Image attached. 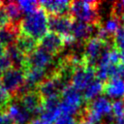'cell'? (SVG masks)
<instances>
[{
  "label": "cell",
  "instance_id": "obj_1",
  "mask_svg": "<svg viewBox=\"0 0 124 124\" xmlns=\"http://www.w3.org/2000/svg\"><path fill=\"white\" fill-rule=\"evenodd\" d=\"M48 16L43 8L23 16L19 24V33L40 42L48 33Z\"/></svg>",
  "mask_w": 124,
  "mask_h": 124
},
{
  "label": "cell",
  "instance_id": "obj_2",
  "mask_svg": "<svg viewBox=\"0 0 124 124\" xmlns=\"http://www.w3.org/2000/svg\"><path fill=\"white\" fill-rule=\"evenodd\" d=\"M98 1H71L70 15L75 20L101 27Z\"/></svg>",
  "mask_w": 124,
  "mask_h": 124
},
{
  "label": "cell",
  "instance_id": "obj_3",
  "mask_svg": "<svg viewBox=\"0 0 124 124\" xmlns=\"http://www.w3.org/2000/svg\"><path fill=\"white\" fill-rule=\"evenodd\" d=\"M24 81H25L24 70L14 67L3 72L0 78L1 86L11 95L13 100L16 97L19 89L24 84Z\"/></svg>",
  "mask_w": 124,
  "mask_h": 124
},
{
  "label": "cell",
  "instance_id": "obj_4",
  "mask_svg": "<svg viewBox=\"0 0 124 124\" xmlns=\"http://www.w3.org/2000/svg\"><path fill=\"white\" fill-rule=\"evenodd\" d=\"M94 79H96V67L83 64L75 70L71 85L78 91H81L85 90Z\"/></svg>",
  "mask_w": 124,
  "mask_h": 124
},
{
  "label": "cell",
  "instance_id": "obj_5",
  "mask_svg": "<svg viewBox=\"0 0 124 124\" xmlns=\"http://www.w3.org/2000/svg\"><path fill=\"white\" fill-rule=\"evenodd\" d=\"M16 100L18 101L19 104L31 114L41 115L44 112V98L36 89L24 93Z\"/></svg>",
  "mask_w": 124,
  "mask_h": 124
},
{
  "label": "cell",
  "instance_id": "obj_6",
  "mask_svg": "<svg viewBox=\"0 0 124 124\" xmlns=\"http://www.w3.org/2000/svg\"><path fill=\"white\" fill-rule=\"evenodd\" d=\"M52 61H53V55H51L49 52H47L41 46H38L32 53L26 56L25 66L23 70L27 68H37V69L46 70V68L52 63Z\"/></svg>",
  "mask_w": 124,
  "mask_h": 124
},
{
  "label": "cell",
  "instance_id": "obj_7",
  "mask_svg": "<svg viewBox=\"0 0 124 124\" xmlns=\"http://www.w3.org/2000/svg\"><path fill=\"white\" fill-rule=\"evenodd\" d=\"M75 19L69 14L61 16H48V30L61 37L72 34Z\"/></svg>",
  "mask_w": 124,
  "mask_h": 124
},
{
  "label": "cell",
  "instance_id": "obj_8",
  "mask_svg": "<svg viewBox=\"0 0 124 124\" xmlns=\"http://www.w3.org/2000/svg\"><path fill=\"white\" fill-rule=\"evenodd\" d=\"M39 46L49 52L51 55H57L59 54L65 47L63 39L61 36L48 32L40 42H39Z\"/></svg>",
  "mask_w": 124,
  "mask_h": 124
},
{
  "label": "cell",
  "instance_id": "obj_9",
  "mask_svg": "<svg viewBox=\"0 0 124 124\" xmlns=\"http://www.w3.org/2000/svg\"><path fill=\"white\" fill-rule=\"evenodd\" d=\"M40 7L48 16H61L70 14L71 1H41Z\"/></svg>",
  "mask_w": 124,
  "mask_h": 124
},
{
  "label": "cell",
  "instance_id": "obj_10",
  "mask_svg": "<svg viewBox=\"0 0 124 124\" xmlns=\"http://www.w3.org/2000/svg\"><path fill=\"white\" fill-rule=\"evenodd\" d=\"M9 117L14 121L15 124H26L29 123L31 113L28 112L18 101H13L6 109Z\"/></svg>",
  "mask_w": 124,
  "mask_h": 124
},
{
  "label": "cell",
  "instance_id": "obj_11",
  "mask_svg": "<svg viewBox=\"0 0 124 124\" xmlns=\"http://www.w3.org/2000/svg\"><path fill=\"white\" fill-rule=\"evenodd\" d=\"M103 93L115 100L124 99V79L121 78H109L104 84Z\"/></svg>",
  "mask_w": 124,
  "mask_h": 124
},
{
  "label": "cell",
  "instance_id": "obj_12",
  "mask_svg": "<svg viewBox=\"0 0 124 124\" xmlns=\"http://www.w3.org/2000/svg\"><path fill=\"white\" fill-rule=\"evenodd\" d=\"M99 28L100 27L75 20L72 27V35L75 37L77 42L84 44L88 39L91 38V35L94 32V30H98Z\"/></svg>",
  "mask_w": 124,
  "mask_h": 124
},
{
  "label": "cell",
  "instance_id": "obj_13",
  "mask_svg": "<svg viewBox=\"0 0 124 124\" xmlns=\"http://www.w3.org/2000/svg\"><path fill=\"white\" fill-rule=\"evenodd\" d=\"M91 111L95 114L103 118V115H110L112 114L111 110V103L105 96H99L96 99L86 103L85 105Z\"/></svg>",
  "mask_w": 124,
  "mask_h": 124
},
{
  "label": "cell",
  "instance_id": "obj_14",
  "mask_svg": "<svg viewBox=\"0 0 124 124\" xmlns=\"http://www.w3.org/2000/svg\"><path fill=\"white\" fill-rule=\"evenodd\" d=\"M83 101V96L72 85H68L67 87H65L61 93V102L70 105L78 109H80L79 108L82 105Z\"/></svg>",
  "mask_w": 124,
  "mask_h": 124
},
{
  "label": "cell",
  "instance_id": "obj_15",
  "mask_svg": "<svg viewBox=\"0 0 124 124\" xmlns=\"http://www.w3.org/2000/svg\"><path fill=\"white\" fill-rule=\"evenodd\" d=\"M5 54L8 56V58L12 62V65L14 68L22 69V70L24 69L25 61H26V55L23 54L16 46V45H11V46H6Z\"/></svg>",
  "mask_w": 124,
  "mask_h": 124
},
{
  "label": "cell",
  "instance_id": "obj_16",
  "mask_svg": "<svg viewBox=\"0 0 124 124\" xmlns=\"http://www.w3.org/2000/svg\"><path fill=\"white\" fill-rule=\"evenodd\" d=\"M15 45L23 54L27 56L39 46V42L27 35L19 33Z\"/></svg>",
  "mask_w": 124,
  "mask_h": 124
},
{
  "label": "cell",
  "instance_id": "obj_17",
  "mask_svg": "<svg viewBox=\"0 0 124 124\" xmlns=\"http://www.w3.org/2000/svg\"><path fill=\"white\" fill-rule=\"evenodd\" d=\"M19 35V27L9 24L6 27L0 28V43L6 47L11 45H15Z\"/></svg>",
  "mask_w": 124,
  "mask_h": 124
},
{
  "label": "cell",
  "instance_id": "obj_18",
  "mask_svg": "<svg viewBox=\"0 0 124 124\" xmlns=\"http://www.w3.org/2000/svg\"><path fill=\"white\" fill-rule=\"evenodd\" d=\"M3 6L5 8V11L8 15V17L10 19V22L12 25L19 27V24L23 18L22 16V12L19 9L18 5L16 2H3Z\"/></svg>",
  "mask_w": 124,
  "mask_h": 124
},
{
  "label": "cell",
  "instance_id": "obj_19",
  "mask_svg": "<svg viewBox=\"0 0 124 124\" xmlns=\"http://www.w3.org/2000/svg\"><path fill=\"white\" fill-rule=\"evenodd\" d=\"M104 82L98 80L97 78L94 79L84 90L83 94V100L85 103H88L94 99H96L101 93H103L104 90Z\"/></svg>",
  "mask_w": 124,
  "mask_h": 124
},
{
  "label": "cell",
  "instance_id": "obj_20",
  "mask_svg": "<svg viewBox=\"0 0 124 124\" xmlns=\"http://www.w3.org/2000/svg\"><path fill=\"white\" fill-rule=\"evenodd\" d=\"M16 3L22 14L26 15H30L40 8V3L38 1H17Z\"/></svg>",
  "mask_w": 124,
  "mask_h": 124
},
{
  "label": "cell",
  "instance_id": "obj_21",
  "mask_svg": "<svg viewBox=\"0 0 124 124\" xmlns=\"http://www.w3.org/2000/svg\"><path fill=\"white\" fill-rule=\"evenodd\" d=\"M113 47L120 52L124 51V26H120L113 35Z\"/></svg>",
  "mask_w": 124,
  "mask_h": 124
},
{
  "label": "cell",
  "instance_id": "obj_22",
  "mask_svg": "<svg viewBox=\"0 0 124 124\" xmlns=\"http://www.w3.org/2000/svg\"><path fill=\"white\" fill-rule=\"evenodd\" d=\"M111 110L115 119L124 118V99L114 100V102L111 103Z\"/></svg>",
  "mask_w": 124,
  "mask_h": 124
},
{
  "label": "cell",
  "instance_id": "obj_23",
  "mask_svg": "<svg viewBox=\"0 0 124 124\" xmlns=\"http://www.w3.org/2000/svg\"><path fill=\"white\" fill-rule=\"evenodd\" d=\"M120 24H121V20H119V19H117V18H115V17L110 16V18L108 20H107L104 29L108 34L113 36L115 34V32L118 30V28L120 27Z\"/></svg>",
  "mask_w": 124,
  "mask_h": 124
},
{
  "label": "cell",
  "instance_id": "obj_24",
  "mask_svg": "<svg viewBox=\"0 0 124 124\" xmlns=\"http://www.w3.org/2000/svg\"><path fill=\"white\" fill-rule=\"evenodd\" d=\"M54 124H78V120L75 116L61 114L54 121Z\"/></svg>",
  "mask_w": 124,
  "mask_h": 124
},
{
  "label": "cell",
  "instance_id": "obj_25",
  "mask_svg": "<svg viewBox=\"0 0 124 124\" xmlns=\"http://www.w3.org/2000/svg\"><path fill=\"white\" fill-rule=\"evenodd\" d=\"M108 58H109V64L115 65V66L119 65L120 64V51L114 47H111L108 52Z\"/></svg>",
  "mask_w": 124,
  "mask_h": 124
},
{
  "label": "cell",
  "instance_id": "obj_26",
  "mask_svg": "<svg viewBox=\"0 0 124 124\" xmlns=\"http://www.w3.org/2000/svg\"><path fill=\"white\" fill-rule=\"evenodd\" d=\"M9 24H11V22H10V19L8 17V15L5 11V8H4L3 2H2V5L0 6V28L6 27Z\"/></svg>",
  "mask_w": 124,
  "mask_h": 124
},
{
  "label": "cell",
  "instance_id": "obj_27",
  "mask_svg": "<svg viewBox=\"0 0 124 124\" xmlns=\"http://www.w3.org/2000/svg\"><path fill=\"white\" fill-rule=\"evenodd\" d=\"M12 62L10 61V59L8 58V56L4 53L3 55H0V70L2 72H5L6 70L12 68Z\"/></svg>",
  "mask_w": 124,
  "mask_h": 124
},
{
  "label": "cell",
  "instance_id": "obj_28",
  "mask_svg": "<svg viewBox=\"0 0 124 124\" xmlns=\"http://www.w3.org/2000/svg\"><path fill=\"white\" fill-rule=\"evenodd\" d=\"M0 124H15L7 112H0Z\"/></svg>",
  "mask_w": 124,
  "mask_h": 124
},
{
  "label": "cell",
  "instance_id": "obj_29",
  "mask_svg": "<svg viewBox=\"0 0 124 124\" xmlns=\"http://www.w3.org/2000/svg\"><path fill=\"white\" fill-rule=\"evenodd\" d=\"M28 124H52V123L47 122V121H46V120L42 119L41 117H39V118H34V119L30 120Z\"/></svg>",
  "mask_w": 124,
  "mask_h": 124
},
{
  "label": "cell",
  "instance_id": "obj_30",
  "mask_svg": "<svg viewBox=\"0 0 124 124\" xmlns=\"http://www.w3.org/2000/svg\"><path fill=\"white\" fill-rule=\"evenodd\" d=\"M5 48H6V47L0 43V55H3V54L5 53Z\"/></svg>",
  "mask_w": 124,
  "mask_h": 124
},
{
  "label": "cell",
  "instance_id": "obj_31",
  "mask_svg": "<svg viewBox=\"0 0 124 124\" xmlns=\"http://www.w3.org/2000/svg\"><path fill=\"white\" fill-rule=\"evenodd\" d=\"M78 124H92V123H90V122H88V121L80 120V121H78Z\"/></svg>",
  "mask_w": 124,
  "mask_h": 124
},
{
  "label": "cell",
  "instance_id": "obj_32",
  "mask_svg": "<svg viewBox=\"0 0 124 124\" xmlns=\"http://www.w3.org/2000/svg\"><path fill=\"white\" fill-rule=\"evenodd\" d=\"M122 3V8H123V16H124V1L123 2H121Z\"/></svg>",
  "mask_w": 124,
  "mask_h": 124
},
{
  "label": "cell",
  "instance_id": "obj_33",
  "mask_svg": "<svg viewBox=\"0 0 124 124\" xmlns=\"http://www.w3.org/2000/svg\"><path fill=\"white\" fill-rule=\"evenodd\" d=\"M2 73H3V72H2L1 70H0V78H1V76H2Z\"/></svg>",
  "mask_w": 124,
  "mask_h": 124
}]
</instances>
